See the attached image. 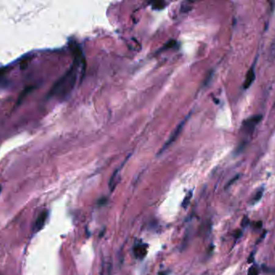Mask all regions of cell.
Here are the masks:
<instances>
[{
    "label": "cell",
    "mask_w": 275,
    "mask_h": 275,
    "mask_svg": "<svg viewBox=\"0 0 275 275\" xmlns=\"http://www.w3.org/2000/svg\"><path fill=\"white\" fill-rule=\"evenodd\" d=\"M258 269L255 268L254 266H252L250 269H249V273L248 274L249 275H258Z\"/></svg>",
    "instance_id": "30bf717a"
},
{
    "label": "cell",
    "mask_w": 275,
    "mask_h": 275,
    "mask_svg": "<svg viewBox=\"0 0 275 275\" xmlns=\"http://www.w3.org/2000/svg\"><path fill=\"white\" fill-rule=\"evenodd\" d=\"M186 120H187V118L185 119L184 121H183V122L181 123V124H179V125L178 127H177V128H175V132L173 133H172V135L171 136V137H170L169 140H167V143H166L165 145H164V147H163V149H162V151L165 150L166 148H167V146H169V144H172V142H173L175 140V138L177 137V136H178L179 134V132H180V131H181V129H182V128H183V125H184L185 121H186Z\"/></svg>",
    "instance_id": "277c9868"
},
{
    "label": "cell",
    "mask_w": 275,
    "mask_h": 275,
    "mask_svg": "<svg viewBox=\"0 0 275 275\" xmlns=\"http://www.w3.org/2000/svg\"><path fill=\"white\" fill-rule=\"evenodd\" d=\"M158 275H167V271H162L160 273H158Z\"/></svg>",
    "instance_id": "4fadbf2b"
},
{
    "label": "cell",
    "mask_w": 275,
    "mask_h": 275,
    "mask_svg": "<svg viewBox=\"0 0 275 275\" xmlns=\"http://www.w3.org/2000/svg\"><path fill=\"white\" fill-rule=\"evenodd\" d=\"M0 192H1V186H0Z\"/></svg>",
    "instance_id": "9a60e30c"
},
{
    "label": "cell",
    "mask_w": 275,
    "mask_h": 275,
    "mask_svg": "<svg viewBox=\"0 0 275 275\" xmlns=\"http://www.w3.org/2000/svg\"><path fill=\"white\" fill-rule=\"evenodd\" d=\"M262 119V116L261 115H257L255 117H252L250 119H249L248 120L246 121H244L243 123V126L244 127V128L245 129H249L251 128L253 130L254 128V127L258 122H259L260 120Z\"/></svg>",
    "instance_id": "5b68a950"
},
{
    "label": "cell",
    "mask_w": 275,
    "mask_h": 275,
    "mask_svg": "<svg viewBox=\"0 0 275 275\" xmlns=\"http://www.w3.org/2000/svg\"><path fill=\"white\" fill-rule=\"evenodd\" d=\"M248 223H249V219H248L246 216H244V217L243 218V220H242V224H241L242 226L245 227L247 224H248Z\"/></svg>",
    "instance_id": "8fae6325"
},
{
    "label": "cell",
    "mask_w": 275,
    "mask_h": 275,
    "mask_svg": "<svg viewBox=\"0 0 275 275\" xmlns=\"http://www.w3.org/2000/svg\"><path fill=\"white\" fill-rule=\"evenodd\" d=\"M121 167H120L119 169H118L117 170L115 171L114 174L112 175L111 178H110V188L111 191H113L114 187L116 186L118 183V177L120 176V170H121Z\"/></svg>",
    "instance_id": "52a82bcc"
},
{
    "label": "cell",
    "mask_w": 275,
    "mask_h": 275,
    "mask_svg": "<svg viewBox=\"0 0 275 275\" xmlns=\"http://www.w3.org/2000/svg\"><path fill=\"white\" fill-rule=\"evenodd\" d=\"M192 191H190L187 193V195H186V197L184 198V199L183 200V203H182V206L184 207V208H187V206L189 205V203L192 199Z\"/></svg>",
    "instance_id": "9c48e42d"
},
{
    "label": "cell",
    "mask_w": 275,
    "mask_h": 275,
    "mask_svg": "<svg viewBox=\"0 0 275 275\" xmlns=\"http://www.w3.org/2000/svg\"><path fill=\"white\" fill-rule=\"evenodd\" d=\"M85 66V62L81 50V49L77 48L74 64L71 67V69L54 85L53 88L51 90V95L61 98L68 95L75 86L78 74H80L81 72L84 73Z\"/></svg>",
    "instance_id": "6da1fadb"
},
{
    "label": "cell",
    "mask_w": 275,
    "mask_h": 275,
    "mask_svg": "<svg viewBox=\"0 0 275 275\" xmlns=\"http://www.w3.org/2000/svg\"><path fill=\"white\" fill-rule=\"evenodd\" d=\"M262 196H263V189H261V190H259V191L256 193V195H254V197L253 198V200H252L251 203L255 204L258 202H259L260 200H261V199L262 198Z\"/></svg>",
    "instance_id": "ba28073f"
},
{
    "label": "cell",
    "mask_w": 275,
    "mask_h": 275,
    "mask_svg": "<svg viewBox=\"0 0 275 275\" xmlns=\"http://www.w3.org/2000/svg\"><path fill=\"white\" fill-rule=\"evenodd\" d=\"M253 253H252V254H251V257H249V262H253Z\"/></svg>",
    "instance_id": "5bb4252c"
},
{
    "label": "cell",
    "mask_w": 275,
    "mask_h": 275,
    "mask_svg": "<svg viewBox=\"0 0 275 275\" xmlns=\"http://www.w3.org/2000/svg\"><path fill=\"white\" fill-rule=\"evenodd\" d=\"M255 79V73H254V70H253V68L250 69L246 75V78L244 80V89L249 88L251 86V84L253 83V82Z\"/></svg>",
    "instance_id": "8992f818"
},
{
    "label": "cell",
    "mask_w": 275,
    "mask_h": 275,
    "mask_svg": "<svg viewBox=\"0 0 275 275\" xmlns=\"http://www.w3.org/2000/svg\"><path fill=\"white\" fill-rule=\"evenodd\" d=\"M48 216H49V211H43L40 215H38L37 219L35 221L33 228H32L33 233L38 232L43 229V227L44 226V224L46 223Z\"/></svg>",
    "instance_id": "7a4b0ae2"
},
{
    "label": "cell",
    "mask_w": 275,
    "mask_h": 275,
    "mask_svg": "<svg viewBox=\"0 0 275 275\" xmlns=\"http://www.w3.org/2000/svg\"><path fill=\"white\" fill-rule=\"evenodd\" d=\"M238 177H239V175H237V176H235V177H233V179L231 180V181H230V182H229V183H228V184H227V186H226V187H229V186H230V185H232L233 184V183L234 182H235L236 180L237 179H238Z\"/></svg>",
    "instance_id": "7c38bea8"
},
{
    "label": "cell",
    "mask_w": 275,
    "mask_h": 275,
    "mask_svg": "<svg viewBox=\"0 0 275 275\" xmlns=\"http://www.w3.org/2000/svg\"><path fill=\"white\" fill-rule=\"evenodd\" d=\"M134 254L136 258L143 260L147 254V245L146 244H138L134 247Z\"/></svg>",
    "instance_id": "3957f363"
}]
</instances>
